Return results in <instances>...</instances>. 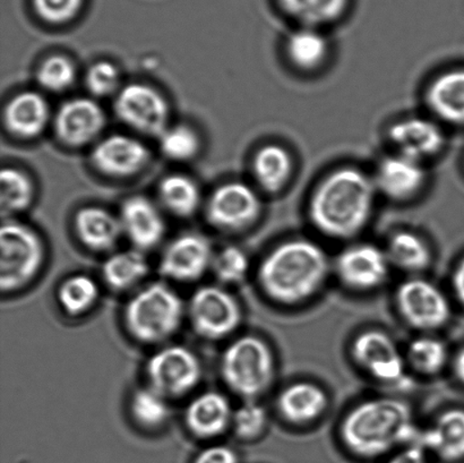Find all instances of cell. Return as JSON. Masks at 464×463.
Returning a JSON list of instances; mask_svg holds the SVG:
<instances>
[{
    "instance_id": "cell-31",
    "label": "cell",
    "mask_w": 464,
    "mask_h": 463,
    "mask_svg": "<svg viewBox=\"0 0 464 463\" xmlns=\"http://www.w3.org/2000/svg\"><path fill=\"white\" fill-rule=\"evenodd\" d=\"M158 194L162 206L176 217L193 216L201 206V190L192 178L185 175L165 177L159 184Z\"/></svg>"
},
{
    "instance_id": "cell-21",
    "label": "cell",
    "mask_w": 464,
    "mask_h": 463,
    "mask_svg": "<svg viewBox=\"0 0 464 463\" xmlns=\"http://www.w3.org/2000/svg\"><path fill=\"white\" fill-rule=\"evenodd\" d=\"M425 103L440 124L464 127V68L436 75L427 85Z\"/></svg>"
},
{
    "instance_id": "cell-24",
    "label": "cell",
    "mask_w": 464,
    "mask_h": 463,
    "mask_svg": "<svg viewBox=\"0 0 464 463\" xmlns=\"http://www.w3.org/2000/svg\"><path fill=\"white\" fill-rule=\"evenodd\" d=\"M418 446L433 453L440 461L456 463L464 459V410L442 412L430 428L418 434Z\"/></svg>"
},
{
    "instance_id": "cell-28",
    "label": "cell",
    "mask_w": 464,
    "mask_h": 463,
    "mask_svg": "<svg viewBox=\"0 0 464 463\" xmlns=\"http://www.w3.org/2000/svg\"><path fill=\"white\" fill-rule=\"evenodd\" d=\"M277 410L291 424L304 425L320 419L327 407V397L317 385L298 382L289 385L280 393Z\"/></svg>"
},
{
    "instance_id": "cell-22",
    "label": "cell",
    "mask_w": 464,
    "mask_h": 463,
    "mask_svg": "<svg viewBox=\"0 0 464 463\" xmlns=\"http://www.w3.org/2000/svg\"><path fill=\"white\" fill-rule=\"evenodd\" d=\"M232 415L234 410L224 394L208 391L198 394L188 403L184 421L193 437L212 439L231 428Z\"/></svg>"
},
{
    "instance_id": "cell-1",
    "label": "cell",
    "mask_w": 464,
    "mask_h": 463,
    "mask_svg": "<svg viewBox=\"0 0 464 463\" xmlns=\"http://www.w3.org/2000/svg\"><path fill=\"white\" fill-rule=\"evenodd\" d=\"M379 197L372 174L358 167L336 168L314 188L309 220L326 237H356L370 225Z\"/></svg>"
},
{
    "instance_id": "cell-16",
    "label": "cell",
    "mask_w": 464,
    "mask_h": 463,
    "mask_svg": "<svg viewBox=\"0 0 464 463\" xmlns=\"http://www.w3.org/2000/svg\"><path fill=\"white\" fill-rule=\"evenodd\" d=\"M106 124V112L91 98L67 100L53 117L57 139L71 148H82L92 143L102 133Z\"/></svg>"
},
{
    "instance_id": "cell-13",
    "label": "cell",
    "mask_w": 464,
    "mask_h": 463,
    "mask_svg": "<svg viewBox=\"0 0 464 463\" xmlns=\"http://www.w3.org/2000/svg\"><path fill=\"white\" fill-rule=\"evenodd\" d=\"M388 140L392 152L427 163L443 153L447 134L431 116H408L391 124Z\"/></svg>"
},
{
    "instance_id": "cell-34",
    "label": "cell",
    "mask_w": 464,
    "mask_h": 463,
    "mask_svg": "<svg viewBox=\"0 0 464 463\" xmlns=\"http://www.w3.org/2000/svg\"><path fill=\"white\" fill-rule=\"evenodd\" d=\"M0 207L3 217H12L25 211L34 201V184L22 170L5 168L0 175Z\"/></svg>"
},
{
    "instance_id": "cell-27",
    "label": "cell",
    "mask_w": 464,
    "mask_h": 463,
    "mask_svg": "<svg viewBox=\"0 0 464 463\" xmlns=\"http://www.w3.org/2000/svg\"><path fill=\"white\" fill-rule=\"evenodd\" d=\"M77 238L90 251L111 252L122 236L120 217L100 207H85L74 217Z\"/></svg>"
},
{
    "instance_id": "cell-40",
    "label": "cell",
    "mask_w": 464,
    "mask_h": 463,
    "mask_svg": "<svg viewBox=\"0 0 464 463\" xmlns=\"http://www.w3.org/2000/svg\"><path fill=\"white\" fill-rule=\"evenodd\" d=\"M121 83V72L115 63L108 61L94 63L85 74V85L95 98H107L117 94Z\"/></svg>"
},
{
    "instance_id": "cell-12",
    "label": "cell",
    "mask_w": 464,
    "mask_h": 463,
    "mask_svg": "<svg viewBox=\"0 0 464 463\" xmlns=\"http://www.w3.org/2000/svg\"><path fill=\"white\" fill-rule=\"evenodd\" d=\"M398 310L409 325L418 330L442 328L451 317V305L442 290L424 279L404 281L398 288Z\"/></svg>"
},
{
    "instance_id": "cell-20",
    "label": "cell",
    "mask_w": 464,
    "mask_h": 463,
    "mask_svg": "<svg viewBox=\"0 0 464 463\" xmlns=\"http://www.w3.org/2000/svg\"><path fill=\"white\" fill-rule=\"evenodd\" d=\"M273 7L294 27L327 30L352 15L357 0H271Z\"/></svg>"
},
{
    "instance_id": "cell-25",
    "label": "cell",
    "mask_w": 464,
    "mask_h": 463,
    "mask_svg": "<svg viewBox=\"0 0 464 463\" xmlns=\"http://www.w3.org/2000/svg\"><path fill=\"white\" fill-rule=\"evenodd\" d=\"M52 118L47 100L34 91H24L9 100L4 109V122L16 138L34 139L43 134Z\"/></svg>"
},
{
    "instance_id": "cell-17",
    "label": "cell",
    "mask_w": 464,
    "mask_h": 463,
    "mask_svg": "<svg viewBox=\"0 0 464 463\" xmlns=\"http://www.w3.org/2000/svg\"><path fill=\"white\" fill-rule=\"evenodd\" d=\"M391 262L385 248L371 243L354 244L336 260V274L347 287L354 290L379 288L388 279Z\"/></svg>"
},
{
    "instance_id": "cell-4",
    "label": "cell",
    "mask_w": 464,
    "mask_h": 463,
    "mask_svg": "<svg viewBox=\"0 0 464 463\" xmlns=\"http://www.w3.org/2000/svg\"><path fill=\"white\" fill-rule=\"evenodd\" d=\"M185 305L179 294L163 283L140 288L127 302L122 322L127 333L143 344H159L177 333L183 323Z\"/></svg>"
},
{
    "instance_id": "cell-39",
    "label": "cell",
    "mask_w": 464,
    "mask_h": 463,
    "mask_svg": "<svg viewBox=\"0 0 464 463\" xmlns=\"http://www.w3.org/2000/svg\"><path fill=\"white\" fill-rule=\"evenodd\" d=\"M267 412L266 408L255 400H247L234 410L231 429L237 438L250 441L262 435L267 426Z\"/></svg>"
},
{
    "instance_id": "cell-30",
    "label": "cell",
    "mask_w": 464,
    "mask_h": 463,
    "mask_svg": "<svg viewBox=\"0 0 464 463\" xmlns=\"http://www.w3.org/2000/svg\"><path fill=\"white\" fill-rule=\"evenodd\" d=\"M385 251L391 265L407 272L424 271L431 262L429 244L413 231H397L389 238Z\"/></svg>"
},
{
    "instance_id": "cell-15",
    "label": "cell",
    "mask_w": 464,
    "mask_h": 463,
    "mask_svg": "<svg viewBox=\"0 0 464 463\" xmlns=\"http://www.w3.org/2000/svg\"><path fill=\"white\" fill-rule=\"evenodd\" d=\"M213 257L215 253L206 236L183 234L168 244L159 262V272L176 283H195L211 270Z\"/></svg>"
},
{
    "instance_id": "cell-35",
    "label": "cell",
    "mask_w": 464,
    "mask_h": 463,
    "mask_svg": "<svg viewBox=\"0 0 464 463\" xmlns=\"http://www.w3.org/2000/svg\"><path fill=\"white\" fill-rule=\"evenodd\" d=\"M408 364L418 373L435 375L448 364L449 352L440 340L434 337H420L409 344Z\"/></svg>"
},
{
    "instance_id": "cell-6",
    "label": "cell",
    "mask_w": 464,
    "mask_h": 463,
    "mask_svg": "<svg viewBox=\"0 0 464 463\" xmlns=\"http://www.w3.org/2000/svg\"><path fill=\"white\" fill-rule=\"evenodd\" d=\"M0 289L3 294L20 292L40 274L44 265L43 239L20 221H5L0 231Z\"/></svg>"
},
{
    "instance_id": "cell-5",
    "label": "cell",
    "mask_w": 464,
    "mask_h": 463,
    "mask_svg": "<svg viewBox=\"0 0 464 463\" xmlns=\"http://www.w3.org/2000/svg\"><path fill=\"white\" fill-rule=\"evenodd\" d=\"M275 355L266 342L255 335L237 338L222 353L220 373L231 392L255 400L275 379Z\"/></svg>"
},
{
    "instance_id": "cell-10",
    "label": "cell",
    "mask_w": 464,
    "mask_h": 463,
    "mask_svg": "<svg viewBox=\"0 0 464 463\" xmlns=\"http://www.w3.org/2000/svg\"><path fill=\"white\" fill-rule=\"evenodd\" d=\"M113 111L118 120L145 136L159 139L169 127V103L157 89L148 84L130 83L118 91Z\"/></svg>"
},
{
    "instance_id": "cell-33",
    "label": "cell",
    "mask_w": 464,
    "mask_h": 463,
    "mask_svg": "<svg viewBox=\"0 0 464 463\" xmlns=\"http://www.w3.org/2000/svg\"><path fill=\"white\" fill-rule=\"evenodd\" d=\"M130 414L139 428L157 430L162 429L169 420L170 407L166 397L147 385L131 393Z\"/></svg>"
},
{
    "instance_id": "cell-18",
    "label": "cell",
    "mask_w": 464,
    "mask_h": 463,
    "mask_svg": "<svg viewBox=\"0 0 464 463\" xmlns=\"http://www.w3.org/2000/svg\"><path fill=\"white\" fill-rule=\"evenodd\" d=\"M151 153L134 136L111 134L98 140L91 152V162L102 175L112 178L135 176L148 166Z\"/></svg>"
},
{
    "instance_id": "cell-36",
    "label": "cell",
    "mask_w": 464,
    "mask_h": 463,
    "mask_svg": "<svg viewBox=\"0 0 464 463\" xmlns=\"http://www.w3.org/2000/svg\"><path fill=\"white\" fill-rule=\"evenodd\" d=\"M160 150L167 158L174 161H188L198 156L201 140L197 130L188 125L169 126L159 136Z\"/></svg>"
},
{
    "instance_id": "cell-41",
    "label": "cell",
    "mask_w": 464,
    "mask_h": 463,
    "mask_svg": "<svg viewBox=\"0 0 464 463\" xmlns=\"http://www.w3.org/2000/svg\"><path fill=\"white\" fill-rule=\"evenodd\" d=\"M84 0H32L41 20L49 24H65L80 13Z\"/></svg>"
},
{
    "instance_id": "cell-8",
    "label": "cell",
    "mask_w": 464,
    "mask_h": 463,
    "mask_svg": "<svg viewBox=\"0 0 464 463\" xmlns=\"http://www.w3.org/2000/svg\"><path fill=\"white\" fill-rule=\"evenodd\" d=\"M188 315L198 337L215 342L234 333L243 319L238 301L218 285L198 288L190 298Z\"/></svg>"
},
{
    "instance_id": "cell-11",
    "label": "cell",
    "mask_w": 464,
    "mask_h": 463,
    "mask_svg": "<svg viewBox=\"0 0 464 463\" xmlns=\"http://www.w3.org/2000/svg\"><path fill=\"white\" fill-rule=\"evenodd\" d=\"M354 362L372 379L389 385L407 384V358L390 335L381 331H365L353 340Z\"/></svg>"
},
{
    "instance_id": "cell-42",
    "label": "cell",
    "mask_w": 464,
    "mask_h": 463,
    "mask_svg": "<svg viewBox=\"0 0 464 463\" xmlns=\"http://www.w3.org/2000/svg\"><path fill=\"white\" fill-rule=\"evenodd\" d=\"M193 463H239V458L228 447L212 446L199 452Z\"/></svg>"
},
{
    "instance_id": "cell-3",
    "label": "cell",
    "mask_w": 464,
    "mask_h": 463,
    "mask_svg": "<svg viewBox=\"0 0 464 463\" xmlns=\"http://www.w3.org/2000/svg\"><path fill=\"white\" fill-rule=\"evenodd\" d=\"M330 261L320 245L308 239L282 243L258 267V283L273 301L294 305L307 301L325 283Z\"/></svg>"
},
{
    "instance_id": "cell-14",
    "label": "cell",
    "mask_w": 464,
    "mask_h": 463,
    "mask_svg": "<svg viewBox=\"0 0 464 463\" xmlns=\"http://www.w3.org/2000/svg\"><path fill=\"white\" fill-rule=\"evenodd\" d=\"M372 175L380 197L394 203L413 201L429 183L426 163L395 152L382 158Z\"/></svg>"
},
{
    "instance_id": "cell-23",
    "label": "cell",
    "mask_w": 464,
    "mask_h": 463,
    "mask_svg": "<svg viewBox=\"0 0 464 463\" xmlns=\"http://www.w3.org/2000/svg\"><path fill=\"white\" fill-rule=\"evenodd\" d=\"M284 53L293 70L302 74H314L329 63L332 45L325 30L294 27L285 36Z\"/></svg>"
},
{
    "instance_id": "cell-7",
    "label": "cell",
    "mask_w": 464,
    "mask_h": 463,
    "mask_svg": "<svg viewBox=\"0 0 464 463\" xmlns=\"http://www.w3.org/2000/svg\"><path fill=\"white\" fill-rule=\"evenodd\" d=\"M150 388L169 399L192 392L202 378V364L197 353L188 347L171 344L162 347L145 365Z\"/></svg>"
},
{
    "instance_id": "cell-9",
    "label": "cell",
    "mask_w": 464,
    "mask_h": 463,
    "mask_svg": "<svg viewBox=\"0 0 464 463\" xmlns=\"http://www.w3.org/2000/svg\"><path fill=\"white\" fill-rule=\"evenodd\" d=\"M263 212L257 188L244 181H228L215 189L208 199L206 216L213 228L239 233L256 224Z\"/></svg>"
},
{
    "instance_id": "cell-43",
    "label": "cell",
    "mask_w": 464,
    "mask_h": 463,
    "mask_svg": "<svg viewBox=\"0 0 464 463\" xmlns=\"http://www.w3.org/2000/svg\"><path fill=\"white\" fill-rule=\"evenodd\" d=\"M385 463H430L429 452L418 444H411L392 453Z\"/></svg>"
},
{
    "instance_id": "cell-2",
    "label": "cell",
    "mask_w": 464,
    "mask_h": 463,
    "mask_svg": "<svg viewBox=\"0 0 464 463\" xmlns=\"http://www.w3.org/2000/svg\"><path fill=\"white\" fill-rule=\"evenodd\" d=\"M340 434L352 455L372 460L415 444L420 432L406 402L395 398H375L359 403L348 412Z\"/></svg>"
},
{
    "instance_id": "cell-32",
    "label": "cell",
    "mask_w": 464,
    "mask_h": 463,
    "mask_svg": "<svg viewBox=\"0 0 464 463\" xmlns=\"http://www.w3.org/2000/svg\"><path fill=\"white\" fill-rule=\"evenodd\" d=\"M99 296L97 281L86 275L68 276L57 290L59 306L71 316L86 314L97 305Z\"/></svg>"
},
{
    "instance_id": "cell-38",
    "label": "cell",
    "mask_w": 464,
    "mask_h": 463,
    "mask_svg": "<svg viewBox=\"0 0 464 463\" xmlns=\"http://www.w3.org/2000/svg\"><path fill=\"white\" fill-rule=\"evenodd\" d=\"M211 270L216 278L225 285L243 283L249 271L247 254L236 246H227L215 253Z\"/></svg>"
},
{
    "instance_id": "cell-29",
    "label": "cell",
    "mask_w": 464,
    "mask_h": 463,
    "mask_svg": "<svg viewBox=\"0 0 464 463\" xmlns=\"http://www.w3.org/2000/svg\"><path fill=\"white\" fill-rule=\"evenodd\" d=\"M149 263L138 249L111 254L102 265L104 284L115 292H126L136 287L149 275Z\"/></svg>"
},
{
    "instance_id": "cell-44",
    "label": "cell",
    "mask_w": 464,
    "mask_h": 463,
    "mask_svg": "<svg viewBox=\"0 0 464 463\" xmlns=\"http://www.w3.org/2000/svg\"><path fill=\"white\" fill-rule=\"evenodd\" d=\"M452 284L458 301L464 306V258L454 272Z\"/></svg>"
},
{
    "instance_id": "cell-19",
    "label": "cell",
    "mask_w": 464,
    "mask_h": 463,
    "mask_svg": "<svg viewBox=\"0 0 464 463\" xmlns=\"http://www.w3.org/2000/svg\"><path fill=\"white\" fill-rule=\"evenodd\" d=\"M122 235L134 249L145 252L157 247L166 234L162 213L151 199L135 195L126 199L121 208Z\"/></svg>"
},
{
    "instance_id": "cell-26",
    "label": "cell",
    "mask_w": 464,
    "mask_h": 463,
    "mask_svg": "<svg viewBox=\"0 0 464 463\" xmlns=\"http://www.w3.org/2000/svg\"><path fill=\"white\" fill-rule=\"evenodd\" d=\"M295 162L293 153L284 145L268 143L254 154L252 172L258 189L267 194H279L294 178Z\"/></svg>"
},
{
    "instance_id": "cell-45",
    "label": "cell",
    "mask_w": 464,
    "mask_h": 463,
    "mask_svg": "<svg viewBox=\"0 0 464 463\" xmlns=\"http://www.w3.org/2000/svg\"><path fill=\"white\" fill-rule=\"evenodd\" d=\"M453 369L459 381L464 384V349L454 358Z\"/></svg>"
},
{
    "instance_id": "cell-37",
    "label": "cell",
    "mask_w": 464,
    "mask_h": 463,
    "mask_svg": "<svg viewBox=\"0 0 464 463\" xmlns=\"http://www.w3.org/2000/svg\"><path fill=\"white\" fill-rule=\"evenodd\" d=\"M36 80L41 88L49 92H63L76 80V68L70 58L53 54L45 58L36 71Z\"/></svg>"
}]
</instances>
